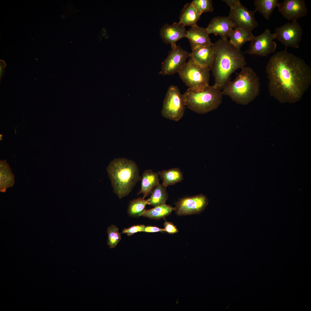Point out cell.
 Segmentation results:
<instances>
[{
	"instance_id": "28",
	"label": "cell",
	"mask_w": 311,
	"mask_h": 311,
	"mask_svg": "<svg viewBox=\"0 0 311 311\" xmlns=\"http://www.w3.org/2000/svg\"><path fill=\"white\" fill-rule=\"evenodd\" d=\"M191 2L197 12L201 15L205 13L213 11V3L211 0H193Z\"/></svg>"
},
{
	"instance_id": "19",
	"label": "cell",
	"mask_w": 311,
	"mask_h": 311,
	"mask_svg": "<svg viewBox=\"0 0 311 311\" xmlns=\"http://www.w3.org/2000/svg\"><path fill=\"white\" fill-rule=\"evenodd\" d=\"M201 15L197 11L191 2L185 4L181 10L179 22L185 26H191L197 24Z\"/></svg>"
},
{
	"instance_id": "15",
	"label": "cell",
	"mask_w": 311,
	"mask_h": 311,
	"mask_svg": "<svg viewBox=\"0 0 311 311\" xmlns=\"http://www.w3.org/2000/svg\"><path fill=\"white\" fill-rule=\"evenodd\" d=\"M185 27L179 22L171 24H165L160 29V37L164 42L170 45L171 48L175 46L178 41L185 37Z\"/></svg>"
},
{
	"instance_id": "2",
	"label": "cell",
	"mask_w": 311,
	"mask_h": 311,
	"mask_svg": "<svg viewBox=\"0 0 311 311\" xmlns=\"http://www.w3.org/2000/svg\"><path fill=\"white\" fill-rule=\"evenodd\" d=\"M213 44L215 54L211 70L214 78L213 85L220 90L230 81L232 74L245 67L246 63L240 50L228 39L220 38Z\"/></svg>"
},
{
	"instance_id": "27",
	"label": "cell",
	"mask_w": 311,
	"mask_h": 311,
	"mask_svg": "<svg viewBox=\"0 0 311 311\" xmlns=\"http://www.w3.org/2000/svg\"><path fill=\"white\" fill-rule=\"evenodd\" d=\"M107 232V245L110 248H114L121 239V236L118 232V229L115 225H112L108 227Z\"/></svg>"
},
{
	"instance_id": "21",
	"label": "cell",
	"mask_w": 311,
	"mask_h": 311,
	"mask_svg": "<svg viewBox=\"0 0 311 311\" xmlns=\"http://www.w3.org/2000/svg\"><path fill=\"white\" fill-rule=\"evenodd\" d=\"M14 176L6 160L0 161V190L4 192L6 189L12 187L14 184Z\"/></svg>"
},
{
	"instance_id": "16",
	"label": "cell",
	"mask_w": 311,
	"mask_h": 311,
	"mask_svg": "<svg viewBox=\"0 0 311 311\" xmlns=\"http://www.w3.org/2000/svg\"><path fill=\"white\" fill-rule=\"evenodd\" d=\"M213 45L200 46L191 50L189 58L199 65L211 70L215 54Z\"/></svg>"
},
{
	"instance_id": "22",
	"label": "cell",
	"mask_w": 311,
	"mask_h": 311,
	"mask_svg": "<svg viewBox=\"0 0 311 311\" xmlns=\"http://www.w3.org/2000/svg\"><path fill=\"white\" fill-rule=\"evenodd\" d=\"M158 174L162 179V184L166 187L180 182L183 179L182 172L177 168L158 172Z\"/></svg>"
},
{
	"instance_id": "13",
	"label": "cell",
	"mask_w": 311,
	"mask_h": 311,
	"mask_svg": "<svg viewBox=\"0 0 311 311\" xmlns=\"http://www.w3.org/2000/svg\"><path fill=\"white\" fill-rule=\"evenodd\" d=\"M278 10L284 18L291 22L306 16L308 8L304 0H284L279 3Z\"/></svg>"
},
{
	"instance_id": "25",
	"label": "cell",
	"mask_w": 311,
	"mask_h": 311,
	"mask_svg": "<svg viewBox=\"0 0 311 311\" xmlns=\"http://www.w3.org/2000/svg\"><path fill=\"white\" fill-rule=\"evenodd\" d=\"M175 208L166 204L155 206L152 209L145 210L142 216L150 219H158L168 215Z\"/></svg>"
},
{
	"instance_id": "32",
	"label": "cell",
	"mask_w": 311,
	"mask_h": 311,
	"mask_svg": "<svg viewBox=\"0 0 311 311\" xmlns=\"http://www.w3.org/2000/svg\"><path fill=\"white\" fill-rule=\"evenodd\" d=\"M6 66V64L5 62L2 60H0V81L2 78L5 72V69Z\"/></svg>"
},
{
	"instance_id": "20",
	"label": "cell",
	"mask_w": 311,
	"mask_h": 311,
	"mask_svg": "<svg viewBox=\"0 0 311 311\" xmlns=\"http://www.w3.org/2000/svg\"><path fill=\"white\" fill-rule=\"evenodd\" d=\"M254 36L252 32L244 28L236 27L230 34L229 41L234 46L240 50L243 45L246 42L250 41Z\"/></svg>"
},
{
	"instance_id": "31",
	"label": "cell",
	"mask_w": 311,
	"mask_h": 311,
	"mask_svg": "<svg viewBox=\"0 0 311 311\" xmlns=\"http://www.w3.org/2000/svg\"><path fill=\"white\" fill-rule=\"evenodd\" d=\"M165 231L164 229L160 228L155 226H145L143 232H155Z\"/></svg>"
},
{
	"instance_id": "5",
	"label": "cell",
	"mask_w": 311,
	"mask_h": 311,
	"mask_svg": "<svg viewBox=\"0 0 311 311\" xmlns=\"http://www.w3.org/2000/svg\"><path fill=\"white\" fill-rule=\"evenodd\" d=\"M185 106L199 114L211 112L217 108L221 103L223 94L213 85L200 91L189 88L183 94Z\"/></svg>"
},
{
	"instance_id": "12",
	"label": "cell",
	"mask_w": 311,
	"mask_h": 311,
	"mask_svg": "<svg viewBox=\"0 0 311 311\" xmlns=\"http://www.w3.org/2000/svg\"><path fill=\"white\" fill-rule=\"evenodd\" d=\"M208 203L207 197L200 194L181 199L176 203L175 210L179 215L198 214L205 209Z\"/></svg>"
},
{
	"instance_id": "29",
	"label": "cell",
	"mask_w": 311,
	"mask_h": 311,
	"mask_svg": "<svg viewBox=\"0 0 311 311\" xmlns=\"http://www.w3.org/2000/svg\"><path fill=\"white\" fill-rule=\"evenodd\" d=\"M145 226L143 225H137L124 229L122 233L126 234L128 236H130L138 232H143Z\"/></svg>"
},
{
	"instance_id": "9",
	"label": "cell",
	"mask_w": 311,
	"mask_h": 311,
	"mask_svg": "<svg viewBox=\"0 0 311 311\" xmlns=\"http://www.w3.org/2000/svg\"><path fill=\"white\" fill-rule=\"evenodd\" d=\"M276 39L285 47L298 48L303 35L301 27L297 22H288L276 28L273 33Z\"/></svg>"
},
{
	"instance_id": "8",
	"label": "cell",
	"mask_w": 311,
	"mask_h": 311,
	"mask_svg": "<svg viewBox=\"0 0 311 311\" xmlns=\"http://www.w3.org/2000/svg\"><path fill=\"white\" fill-rule=\"evenodd\" d=\"M230 7L228 16L234 24L235 27L244 28L250 31L257 27L258 24L255 17L256 11H250L243 5L239 0H223Z\"/></svg>"
},
{
	"instance_id": "3",
	"label": "cell",
	"mask_w": 311,
	"mask_h": 311,
	"mask_svg": "<svg viewBox=\"0 0 311 311\" xmlns=\"http://www.w3.org/2000/svg\"><path fill=\"white\" fill-rule=\"evenodd\" d=\"M223 88V95L229 96L238 104L246 105L259 94V78L253 69L245 66L235 79L228 82Z\"/></svg>"
},
{
	"instance_id": "24",
	"label": "cell",
	"mask_w": 311,
	"mask_h": 311,
	"mask_svg": "<svg viewBox=\"0 0 311 311\" xmlns=\"http://www.w3.org/2000/svg\"><path fill=\"white\" fill-rule=\"evenodd\" d=\"M279 3L278 0H255L254 2L255 10L259 12L267 20Z\"/></svg>"
},
{
	"instance_id": "30",
	"label": "cell",
	"mask_w": 311,
	"mask_h": 311,
	"mask_svg": "<svg viewBox=\"0 0 311 311\" xmlns=\"http://www.w3.org/2000/svg\"><path fill=\"white\" fill-rule=\"evenodd\" d=\"M164 227L165 231L168 233L173 234L178 232L176 227L171 222L166 221L164 223Z\"/></svg>"
},
{
	"instance_id": "7",
	"label": "cell",
	"mask_w": 311,
	"mask_h": 311,
	"mask_svg": "<svg viewBox=\"0 0 311 311\" xmlns=\"http://www.w3.org/2000/svg\"><path fill=\"white\" fill-rule=\"evenodd\" d=\"M185 105L183 94L177 86H170L163 100L161 113L164 117L177 122L184 115Z\"/></svg>"
},
{
	"instance_id": "23",
	"label": "cell",
	"mask_w": 311,
	"mask_h": 311,
	"mask_svg": "<svg viewBox=\"0 0 311 311\" xmlns=\"http://www.w3.org/2000/svg\"><path fill=\"white\" fill-rule=\"evenodd\" d=\"M150 198L147 200L148 204L154 207L165 204L168 194L166 187L159 183L152 191Z\"/></svg>"
},
{
	"instance_id": "18",
	"label": "cell",
	"mask_w": 311,
	"mask_h": 311,
	"mask_svg": "<svg viewBox=\"0 0 311 311\" xmlns=\"http://www.w3.org/2000/svg\"><path fill=\"white\" fill-rule=\"evenodd\" d=\"M141 188L137 195L142 194L143 198L149 196L157 185L159 183L158 173L152 170L148 169L143 172L141 179Z\"/></svg>"
},
{
	"instance_id": "26",
	"label": "cell",
	"mask_w": 311,
	"mask_h": 311,
	"mask_svg": "<svg viewBox=\"0 0 311 311\" xmlns=\"http://www.w3.org/2000/svg\"><path fill=\"white\" fill-rule=\"evenodd\" d=\"M148 204L147 200L143 198H139L131 201L128 206V212L132 217L142 216L145 209V206Z\"/></svg>"
},
{
	"instance_id": "14",
	"label": "cell",
	"mask_w": 311,
	"mask_h": 311,
	"mask_svg": "<svg viewBox=\"0 0 311 311\" xmlns=\"http://www.w3.org/2000/svg\"><path fill=\"white\" fill-rule=\"evenodd\" d=\"M235 27L228 16H217L213 18L206 28L208 33L219 35L221 38L227 39L231 31Z\"/></svg>"
},
{
	"instance_id": "6",
	"label": "cell",
	"mask_w": 311,
	"mask_h": 311,
	"mask_svg": "<svg viewBox=\"0 0 311 311\" xmlns=\"http://www.w3.org/2000/svg\"><path fill=\"white\" fill-rule=\"evenodd\" d=\"M210 69L202 67L189 58L178 73L180 78L189 88L202 90L209 86Z\"/></svg>"
},
{
	"instance_id": "11",
	"label": "cell",
	"mask_w": 311,
	"mask_h": 311,
	"mask_svg": "<svg viewBox=\"0 0 311 311\" xmlns=\"http://www.w3.org/2000/svg\"><path fill=\"white\" fill-rule=\"evenodd\" d=\"M274 39V34L271 33L268 29H266L260 35L254 36L245 53L262 57L267 56L274 53L276 50L277 44L273 40Z\"/></svg>"
},
{
	"instance_id": "4",
	"label": "cell",
	"mask_w": 311,
	"mask_h": 311,
	"mask_svg": "<svg viewBox=\"0 0 311 311\" xmlns=\"http://www.w3.org/2000/svg\"><path fill=\"white\" fill-rule=\"evenodd\" d=\"M107 170L113 192L120 199L128 195L136 183L141 180L137 164L125 158L115 159Z\"/></svg>"
},
{
	"instance_id": "10",
	"label": "cell",
	"mask_w": 311,
	"mask_h": 311,
	"mask_svg": "<svg viewBox=\"0 0 311 311\" xmlns=\"http://www.w3.org/2000/svg\"><path fill=\"white\" fill-rule=\"evenodd\" d=\"M167 57L162 63L161 70L159 73L164 75L178 73L190 57V53L179 46L171 48Z\"/></svg>"
},
{
	"instance_id": "1",
	"label": "cell",
	"mask_w": 311,
	"mask_h": 311,
	"mask_svg": "<svg viewBox=\"0 0 311 311\" xmlns=\"http://www.w3.org/2000/svg\"><path fill=\"white\" fill-rule=\"evenodd\" d=\"M266 72L270 94L281 103L299 101L311 84L310 67L286 49L270 58Z\"/></svg>"
},
{
	"instance_id": "17",
	"label": "cell",
	"mask_w": 311,
	"mask_h": 311,
	"mask_svg": "<svg viewBox=\"0 0 311 311\" xmlns=\"http://www.w3.org/2000/svg\"><path fill=\"white\" fill-rule=\"evenodd\" d=\"M209 35L206 28L196 24L186 31L185 37L188 39L192 50L200 46L213 45Z\"/></svg>"
}]
</instances>
